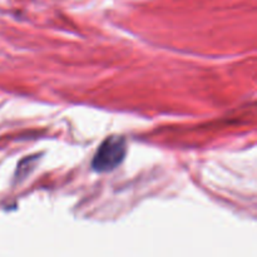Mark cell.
I'll list each match as a JSON object with an SVG mask.
<instances>
[{"mask_svg": "<svg viewBox=\"0 0 257 257\" xmlns=\"http://www.w3.org/2000/svg\"><path fill=\"white\" fill-rule=\"evenodd\" d=\"M127 152V143L120 136H110L98 148L92 161L93 170L99 173L110 172L123 162Z\"/></svg>", "mask_w": 257, "mask_h": 257, "instance_id": "cell-1", "label": "cell"}]
</instances>
